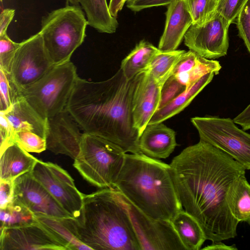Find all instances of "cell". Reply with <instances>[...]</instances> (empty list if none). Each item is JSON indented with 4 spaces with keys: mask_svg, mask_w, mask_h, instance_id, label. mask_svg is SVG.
I'll use <instances>...</instances> for the list:
<instances>
[{
    "mask_svg": "<svg viewBox=\"0 0 250 250\" xmlns=\"http://www.w3.org/2000/svg\"><path fill=\"white\" fill-rule=\"evenodd\" d=\"M161 87L147 70L141 73L132 101L133 125L140 136L159 108Z\"/></svg>",
    "mask_w": 250,
    "mask_h": 250,
    "instance_id": "2e32d148",
    "label": "cell"
},
{
    "mask_svg": "<svg viewBox=\"0 0 250 250\" xmlns=\"http://www.w3.org/2000/svg\"><path fill=\"white\" fill-rule=\"evenodd\" d=\"M146 215L171 221L183 208L172 181L170 165L143 153L125 154L114 185Z\"/></svg>",
    "mask_w": 250,
    "mask_h": 250,
    "instance_id": "277c9868",
    "label": "cell"
},
{
    "mask_svg": "<svg viewBox=\"0 0 250 250\" xmlns=\"http://www.w3.org/2000/svg\"><path fill=\"white\" fill-rule=\"evenodd\" d=\"M85 12L88 25L101 33L112 34L116 31L118 22L110 14L106 0H80Z\"/></svg>",
    "mask_w": 250,
    "mask_h": 250,
    "instance_id": "d4e9b609",
    "label": "cell"
},
{
    "mask_svg": "<svg viewBox=\"0 0 250 250\" xmlns=\"http://www.w3.org/2000/svg\"><path fill=\"white\" fill-rule=\"evenodd\" d=\"M161 50L152 43L143 40L123 60L120 68L127 80H130L147 69Z\"/></svg>",
    "mask_w": 250,
    "mask_h": 250,
    "instance_id": "7402d4cb",
    "label": "cell"
},
{
    "mask_svg": "<svg viewBox=\"0 0 250 250\" xmlns=\"http://www.w3.org/2000/svg\"><path fill=\"white\" fill-rule=\"evenodd\" d=\"M205 250H237L235 245L228 246L222 241L212 242L211 244L202 249Z\"/></svg>",
    "mask_w": 250,
    "mask_h": 250,
    "instance_id": "b9f144b4",
    "label": "cell"
},
{
    "mask_svg": "<svg viewBox=\"0 0 250 250\" xmlns=\"http://www.w3.org/2000/svg\"><path fill=\"white\" fill-rule=\"evenodd\" d=\"M186 52L183 50L161 51L154 57L147 70L155 81L162 86L172 75L179 61Z\"/></svg>",
    "mask_w": 250,
    "mask_h": 250,
    "instance_id": "484cf974",
    "label": "cell"
},
{
    "mask_svg": "<svg viewBox=\"0 0 250 250\" xmlns=\"http://www.w3.org/2000/svg\"><path fill=\"white\" fill-rule=\"evenodd\" d=\"M191 122L200 140L225 152L250 170V134L238 128L230 118L195 117Z\"/></svg>",
    "mask_w": 250,
    "mask_h": 250,
    "instance_id": "ba28073f",
    "label": "cell"
},
{
    "mask_svg": "<svg viewBox=\"0 0 250 250\" xmlns=\"http://www.w3.org/2000/svg\"><path fill=\"white\" fill-rule=\"evenodd\" d=\"M125 154L111 141L83 132L80 151L73 166L92 185L100 188H114Z\"/></svg>",
    "mask_w": 250,
    "mask_h": 250,
    "instance_id": "8992f818",
    "label": "cell"
},
{
    "mask_svg": "<svg viewBox=\"0 0 250 250\" xmlns=\"http://www.w3.org/2000/svg\"><path fill=\"white\" fill-rule=\"evenodd\" d=\"M198 56V54L191 50L186 51L173 72L172 75L187 88L189 87L187 75L196 64Z\"/></svg>",
    "mask_w": 250,
    "mask_h": 250,
    "instance_id": "d6a6232c",
    "label": "cell"
},
{
    "mask_svg": "<svg viewBox=\"0 0 250 250\" xmlns=\"http://www.w3.org/2000/svg\"><path fill=\"white\" fill-rule=\"evenodd\" d=\"M13 141L14 144L28 152L40 153L46 149L45 139L31 131L15 132Z\"/></svg>",
    "mask_w": 250,
    "mask_h": 250,
    "instance_id": "4dcf8cb0",
    "label": "cell"
},
{
    "mask_svg": "<svg viewBox=\"0 0 250 250\" xmlns=\"http://www.w3.org/2000/svg\"><path fill=\"white\" fill-rule=\"evenodd\" d=\"M14 199L13 181H0V208H4Z\"/></svg>",
    "mask_w": 250,
    "mask_h": 250,
    "instance_id": "f35d334b",
    "label": "cell"
},
{
    "mask_svg": "<svg viewBox=\"0 0 250 250\" xmlns=\"http://www.w3.org/2000/svg\"><path fill=\"white\" fill-rule=\"evenodd\" d=\"M20 45V42L13 41L7 33L0 36V69L8 74Z\"/></svg>",
    "mask_w": 250,
    "mask_h": 250,
    "instance_id": "1f68e13d",
    "label": "cell"
},
{
    "mask_svg": "<svg viewBox=\"0 0 250 250\" xmlns=\"http://www.w3.org/2000/svg\"><path fill=\"white\" fill-rule=\"evenodd\" d=\"M15 14L13 9L6 8L1 12L0 16V36L6 34L7 28Z\"/></svg>",
    "mask_w": 250,
    "mask_h": 250,
    "instance_id": "ab89813d",
    "label": "cell"
},
{
    "mask_svg": "<svg viewBox=\"0 0 250 250\" xmlns=\"http://www.w3.org/2000/svg\"><path fill=\"white\" fill-rule=\"evenodd\" d=\"M239 37L250 54V0H248L235 20Z\"/></svg>",
    "mask_w": 250,
    "mask_h": 250,
    "instance_id": "d590c367",
    "label": "cell"
},
{
    "mask_svg": "<svg viewBox=\"0 0 250 250\" xmlns=\"http://www.w3.org/2000/svg\"><path fill=\"white\" fill-rule=\"evenodd\" d=\"M21 95L20 90L11 80L9 74L0 69V112L8 111Z\"/></svg>",
    "mask_w": 250,
    "mask_h": 250,
    "instance_id": "f546056e",
    "label": "cell"
},
{
    "mask_svg": "<svg viewBox=\"0 0 250 250\" xmlns=\"http://www.w3.org/2000/svg\"><path fill=\"white\" fill-rule=\"evenodd\" d=\"M233 120L244 130L250 129V104Z\"/></svg>",
    "mask_w": 250,
    "mask_h": 250,
    "instance_id": "60d3db41",
    "label": "cell"
},
{
    "mask_svg": "<svg viewBox=\"0 0 250 250\" xmlns=\"http://www.w3.org/2000/svg\"><path fill=\"white\" fill-rule=\"evenodd\" d=\"M14 129L5 115L0 112V153L7 147L14 144Z\"/></svg>",
    "mask_w": 250,
    "mask_h": 250,
    "instance_id": "8d00e7d4",
    "label": "cell"
},
{
    "mask_svg": "<svg viewBox=\"0 0 250 250\" xmlns=\"http://www.w3.org/2000/svg\"><path fill=\"white\" fill-rule=\"evenodd\" d=\"M139 145L144 155L156 159H166L177 145L175 132L163 122L148 124L140 136Z\"/></svg>",
    "mask_w": 250,
    "mask_h": 250,
    "instance_id": "ac0fdd59",
    "label": "cell"
},
{
    "mask_svg": "<svg viewBox=\"0 0 250 250\" xmlns=\"http://www.w3.org/2000/svg\"><path fill=\"white\" fill-rule=\"evenodd\" d=\"M214 75L216 74L214 72H209L205 75L171 102L159 108L154 114L148 124L163 122L183 110L212 81Z\"/></svg>",
    "mask_w": 250,
    "mask_h": 250,
    "instance_id": "44dd1931",
    "label": "cell"
},
{
    "mask_svg": "<svg viewBox=\"0 0 250 250\" xmlns=\"http://www.w3.org/2000/svg\"><path fill=\"white\" fill-rule=\"evenodd\" d=\"M0 229L21 226L36 221L33 213L14 198L5 208H0Z\"/></svg>",
    "mask_w": 250,
    "mask_h": 250,
    "instance_id": "83f0119b",
    "label": "cell"
},
{
    "mask_svg": "<svg viewBox=\"0 0 250 250\" xmlns=\"http://www.w3.org/2000/svg\"><path fill=\"white\" fill-rule=\"evenodd\" d=\"M67 250L46 227L36 220L30 224L0 229V250Z\"/></svg>",
    "mask_w": 250,
    "mask_h": 250,
    "instance_id": "4fadbf2b",
    "label": "cell"
},
{
    "mask_svg": "<svg viewBox=\"0 0 250 250\" xmlns=\"http://www.w3.org/2000/svg\"><path fill=\"white\" fill-rule=\"evenodd\" d=\"M36 219L48 228L66 246L67 250H91L80 241L64 225L61 219L35 215Z\"/></svg>",
    "mask_w": 250,
    "mask_h": 250,
    "instance_id": "4316f807",
    "label": "cell"
},
{
    "mask_svg": "<svg viewBox=\"0 0 250 250\" xmlns=\"http://www.w3.org/2000/svg\"><path fill=\"white\" fill-rule=\"evenodd\" d=\"M31 172L68 213L73 217L78 215L83 193L65 170L57 164L38 160Z\"/></svg>",
    "mask_w": 250,
    "mask_h": 250,
    "instance_id": "7c38bea8",
    "label": "cell"
},
{
    "mask_svg": "<svg viewBox=\"0 0 250 250\" xmlns=\"http://www.w3.org/2000/svg\"><path fill=\"white\" fill-rule=\"evenodd\" d=\"M13 185L14 198L34 215L58 219L72 217L33 176L31 171L16 178Z\"/></svg>",
    "mask_w": 250,
    "mask_h": 250,
    "instance_id": "5bb4252c",
    "label": "cell"
},
{
    "mask_svg": "<svg viewBox=\"0 0 250 250\" xmlns=\"http://www.w3.org/2000/svg\"><path fill=\"white\" fill-rule=\"evenodd\" d=\"M72 5H78L80 3V0H67Z\"/></svg>",
    "mask_w": 250,
    "mask_h": 250,
    "instance_id": "7bdbcfd3",
    "label": "cell"
},
{
    "mask_svg": "<svg viewBox=\"0 0 250 250\" xmlns=\"http://www.w3.org/2000/svg\"><path fill=\"white\" fill-rule=\"evenodd\" d=\"M230 25L216 11L204 23L192 24L184 36V43L190 50L208 59L225 56L229 48L228 30Z\"/></svg>",
    "mask_w": 250,
    "mask_h": 250,
    "instance_id": "8fae6325",
    "label": "cell"
},
{
    "mask_svg": "<svg viewBox=\"0 0 250 250\" xmlns=\"http://www.w3.org/2000/svg\"><path fill=\"white\" fill-rule=\"evenodd\" d=\"M114 2L119 4H123L126 2V0H112Z\"/></svg>",
    "mask_w": 250,
    "mask_h": 250,
    "instance_id": "ee69618b",
    "label": "cell"
},
{
    "mask_svg": "<svg viewBox=\"0 0 250 250\" xmlns=\"http://www.w3.org/2000/svg\"><path fill=\"white\" fill-rule=\"evenodd\" d=\"M87 25V19L78 5L53 10L42 18L39 33L53 65L70 61L84 41Z\"/></svg>",
    "mask_w": 250,
    "mask_h": 250,
    "instance_id": "5b68a950",
    "label": "cell"
},
{
    "mask_svg": "<svg viewBox=\"0 0 250 250\" xmlns=\"http://www.w3.org/2000/svg\"><path fill=\"white\" fill-rule=\"evenodd\" d=\"M45 137L46 149L55 154L66 155L73 159L80 151L83 133L78 124L65 109L47 119Z\"/></svg>",
    "mask_w": 250,
    "mask_h": 250,
    "instance_id": "9a60e30c",
    "label": "cell"
},
{
    "mask_svg": "<svg viewBox=\"0 0 250 250\" xmlns=\"http://www.w3.org/2000/svg\"><path fill=\"white\" fill-rule=\"evenodd\" d=\"M130 0H126V2H127V1H130Z\"/></svg>",
    "mask_w": 250,
    "mask_h": 250,
    "instance_id": "f6af8a7d",
    "label": "cell"
},
{
    "mask_svg": "<svg viewBox=\"0 0 250 250\" xmlns=\"http://www.w3.org/2000/svg\"><path fill=\"white\" fill-rule=\"evenodd\" d=\"M227 202L231 214L239 222L250 225V184L245 174L231 185L227 192Z\"/></svg>",
    "mask_w": 250,
    "mask_h": 250,
    "instance_id": "cb8c5ba5",
    "label": "cell"
},
{
    "mask_svg": "<svg viewBox=\"0 0 250 250\" xmlns=\"http://www.w3.org/2000/svg\"><path fill=\"white\" fill-rule=\"evenodd\" d=\"M194 24L200 25L209 20L216 12V0H184Z\"/></svg>",
    "mask_w": 250,
    "mask_h": 250,
    "instance_id": "f1b7e54d",
    "label": "cell"
},
{
    "mask_svg": "<svg viewBox=\"0 0 250 250\" xmlns=\"http://www.w3.org/2000/svg\"><path fill=\"white\" fill-rule=\"evenodd\" d=\"M61 219L91 250H142L126 204L114 188L83 193L78 215Z\"/></svg>",
    "mask_w": 250,
    "mask_h": 250,
    "instance_id": "3957f363",
    "label": "cell"
},
{
    "mask_svg": "<svg viewBox=\"0 0 250 250\" xmlns=\"http://www.w3.org/2000/svg\"><path fill=\"white\" fill-rule=\"evenodd\" d=\"M120 193L127 206L142 250H186L171 221L149 217Z\"/></svg>",
    "mask_w": 250,
    "mask_h": 250,
    "instance_id": "30bf717a",
    "label": "cell"
},
{
    "mask_svg": "<svg viewBox=\"0 0 250 250\" xmlns=\"http://www.w3.org/2000/svg\"><path fill=\"white\" fill-rule=\"evenodd\" d=\"M187 87L181 83L173 75L170 76L161 87L160 108L184 92Z\"/></svg>",
    "mask_w": 250,
    "mask_h": 250,
    "instance_id": "836d02e7",
    "label": "cell"
},
{
    "mask_svg": "<svg viewBox=\"0 0 250 250\" xmlns=\"http://www.w3.org/2000/svg\"><path fill=\"white\" fill-rule=\"evenodd\" d=\"M78 77L77 67L70 61L54 65L40 79L20 91L31 106L48 119L65 109Z\"/></svg>",
    "mask_w": 250,
    "mask_h": 250,
    "instance_id": "52a82bcc",
    "label": "cell"
},
{
    "mask_svg": "<svg viewBox=\"0 0 250 250\" xmlns=\"http://www.w3.org/2000/svg\"><path fill=\"white\" fill-rule=\"evenodd\" d=\"M53 66L38 32L20 42L9 75L21 90L40 79Z\"/></svg>",
    "mask_w": 250,
    "mask_h": 250,
    "instance_id": "9c48e42d",
    "label": "cell"
},
{
    "mask_svg": "<svg viewBox=\"0 0 250 250\" xmlns=\"http://www.w3.org/2000/svg\"><path fill=\"white\" fill-rule=\"evenodd\" d=\"M2 113L7 118L14 132L29 131L45 138L48 129L47 119L41 116L22 95L16 99L8 111Z\"/></svg>",
    "mask_w": 250,
    "mask_h": 250,
    "instance_id": "d6986e66",
    "label": "cell"
},
{
    "mask_svg": "<svg viewBox=\"0 0 250 250\" xmlns=\"http://www.w3.org/2000/svg\"><path fill=\"white\" fill-rule=\"evenodd\" d=\"M248 1V0H218L216 11L231 24L234 22Z\"/></svg>",
    "mask_w": 250,
    "mask_h": 250,
    "instance_id": "e575fe53",
    "label": "cell"
},
{
    "mask_svg": "<svg viewBox=\"0 0 250 250\" xmlns=\"http://www.w3.org/2000/svg\"><path fill=\"white\" fill-rule=\"evenodd\" d=\"M178 199L202 228L206 240L222 241L237 236L239 223L227 202L231 185L246 169L220 149L200 140L169 164Z\"/></svg>",
    "mask_w": 250,
    "mask_h": 250,
    "instance_id": "6da1fadb",
    "label": "cell"
},
{
    "mask_svg": "<svg viewBox=\"0 0 250 250\" xmlns=\"http://www.w3.org/2000/svg\"><path fill=\"white\" fill-rule=\"evenodd\" d=\"M167 6L165 28L158 45L162 51L176 50L193 23L184 0H174Z\"/></svg>",
    "mask_w": 250,
    "mask_h": 250,
    "instance_id": "e0dca14e",
    "label": "cell"
},
{
    "mask_svg": "<svg viewBox=\"0 0 250 250\" xmlns=\"http://www.w3.org/2000/svg\"><path fill=\"white\" fill-rule=\"evenodd\" d=\"M174 0H131L126 2V7L134 12H139L153 7L167 5ZM217 1L218 0H216Z\"/></svg>",
    "mask_w": 250,
    "mask_h": 250,
    "instance_id": "74e56055",
    "label": "cell"
},
{
    "mask_svg": "<svg viewBox=\"0 0 250 250\" xmlns=\"http://www.w3.org/2000/svg\"><path fill=\"white\" fill-rule=\"evenodd\" d=\"M141 73L127 80L119 68L103 81L79 77L65 109L83 132L108 140L125 153H141L132 116L133 98Z\"/></svg>",
    "mask_w": 250,
    "mask_h": 250,
    "instance_id": "7a4b0ae2",
    "label": "cell"
},
{
    "mask_svg": "<svg viewBox=\"0 0 250 250\" xmlns=\"http://www.w3.org/2000/svg\"><path fill=\"white\" fill-rule=\"evenodd\" d=\"M171 223L186 250H199L206 238L196 220L185 210L179 211Z\"/></svg>",
    "mask_w": 250,
    "mask_h": 250,
    "instance_id": "603a6c76",
    "label": "cell"
},
{
    "mask_svg": "<svg viewBox=\"0 0 250 250\" xmlns=\"http://www.w3.org/2000/svg\"><path fill=\"white\" fill-rule=\"evenodd\" d=\"M0 154V181H13L21 175L31 171L39 160L16 144Z\"/></svg>",
    "mask_w": 250,
    "mask_h": 250,
    "instance_id": "ffe728a7",
    "label": "cell"
}]
</instances>
